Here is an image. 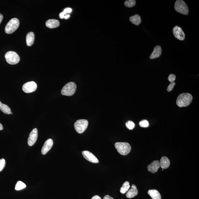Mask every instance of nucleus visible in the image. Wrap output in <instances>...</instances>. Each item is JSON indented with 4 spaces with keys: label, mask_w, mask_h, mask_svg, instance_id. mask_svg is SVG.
I'll use <instances>...</instances> for the list:
<instances>
[{
    "label": "nucleus",
    "mask_w": 199,
    "mask_h": 199,
    "mask_svg": "<svg viewBox=\"0 0 199 199\" xmlns=\"http://www.w3.org/2000/svg\"><path fill=\"white\" fill-rule=\"evenodd\" d=\"M193 99L191 94L190 93H181L177 99V105L180 107H187L191 103Z\"/></svg>",
    "instance_id": "obj_1"
},
{
    "label": "nucleus",
    "mask_w": 199,
    "mask_h": 199,
    "mask_svg": "<svg viewBox=\"0 0 199 199\" xmlns=\"http://www.w3.org/2000/svg\"><path fill=\"white\" fill-rule=\"evenodd\" d=\"M19 24V20L17 18H12L7 24L5 28V32L8 34H11L14 33L18 28Z\"/></svg>",
    "instance_id": "obj_2"
},
{
    "label": "nucleus",
    "mask_w": 199,
    "mask_h": 199,
    "mask_svg": "<svg viewBox=\"0 0 199 199\" xmlns=\"http://www.w3.org/2000/svg\"><path fill=\"white\" fill-rule=\"evenodd\" d=\"M115 146L118 152L124 156L129 154L131 149L130 145L127 142H116L115 144Z\"/></svg>",
    "instance_id": "obj_3"
},
{
    "label": "nucleus",
    "mask_w": 199,
    "mask_h": 199,
    "mask_svg": "<svg viewBox=\"0 0 199 199\" xmlns=\"http://www.w3.org/2000/svg\"><path fill=\"white\" fill-rule=\"evenodd\" d=\"M77 89V85L75 83L70 82L66 84L61 90L62 95L72 96L75 93Z\"/></svg>",
    "instance_id": "obj_4"
},
{
    "label": "nucleus",
    "mask_w": 199,
    "mask_h": 199,
    "mask_svg": "<svg viewBox=\"0 0 199 199\" xmlns=\"http://www.w3.org/2000/svg\"><path fill=\"white\" fill-rule=\"evenodd\" d=\"M5 58L6 62L11 65L16 64L20 60L19 55L16 52L13 51L8 52L5 55Z\"/></svg>",
    "instance_id": "obj_5"
},
{
    "label": "nucleus",
    "mask_w": 199,
    "mask_h": 199,
    "mask_svg": "<svg viewBox=\"0 0 199 199\" xmlns=\"http://www.w3.org/2000/svg\"><path fill=\"white\" fill-rule=\"evenodd\" d=\"M175 10L178 13L184 15H188L189 10L188 6L184 1L182 0H178L175 5Z\"/></svg>",
    "instance_id": "obj_6"
},
{
    "label": "nucleus",
    "mask_w": 199,
    "mask_h": 199,
    "mask_svg": "<svg viewBox=\"0 0 199 199\" xmlns=\"http://www.w3.org/2000/svg\"><path fill=\"white\" fill-rule=\"evenodd\" d=\"M88 124V121L86 119H79L74 124L75 130L79 134H82L87 129Z\"/></svg>",
    "instance_id": "obj_7"
},
{
    "label": "nucleus",
    "mask_w": 199,
    "mask_h": 199,
    "mask_svg": "<svg viewBox=\"0 0 199 199\" xmlns=\"http://www.w3.org/2000/svg\"><path fill=\"white\" fill-rule=\"evenodd\" d=\"M38 87L36 83L33 81L29 82L24 84L22 86L23 92L27 93L35 92Z\"/></svg>",
    "instance_id": "obj_8"
},
{
    "label": "nucleus",
    "mask_w": 199,
    "mask_h": 199,
    "mask_svg": "<svg viewBox=\"0 0 199 199\" xmlns=\"http://www.w3.org/2000/svg\"><path fill=\"white\" fill-rule=\"evenodd\" d=\"M173 32L175 38L180 41H183L185 38V34L182 28L178 26L173 28Z\"/></svg>",
    "instance_id": "obj_9"
},
{
    "label": "nucleus",
    "mask_w": 199,
    "mask_h": 199,
    "mask_svg": "<svg viewBox=\"0 0 199 199\" xmlns=\"http://www.w3.org/2000/svg\"><path fill=\"white\" fill-rule=\"evenodd\" d=\"M38 137V130L36 128L33 129L30 132L28 139V145L31 146L36 142Z\"/></svg>",
    "instance_id": "obj_10"
},
{
    "label": "nucleus",
    "mask_w": 199,
    "mask_h": 199,
    "mask_svg": "<svg viewBox=\"0 0 199 199\" xmlns=\"http://www.w3.org/2000/svg\"><path fill=\"white\" fill-rule=\"evenodd\" d=\"M82 154L84 158L89 161L94 163H99V161L96 156L90 152L85 151H83Z\"/></svg>",
    "instance_id": "obj_11"
},
{
    "label": "nucleus",
    "mask_w": 199,
    "mask_h": 199,
    "mask_svg": "<svg viewBox=\"0 0 199 199\" xmlns=\"http://www.w3.org/2000/svg\"><path fill=\"white\" fill-rule=\"evenodd\" d=\"M53 145V141L51 139H49L45 142L42 148L41 153L42 154L45 155L47 154L50 150L51 149Z\"/></svg>",
    "instance_id": "obj_12"
},
{
    "label": "nucleus",
    "mask_w": 199,
    "mask_h": 199,
    "mask_svg": "<svg viewBox=\"0 0 199 199\" xmlns=\"http://www.w3.org/2000/svg\"><path fill=\"white\" fill-rule=\"evenodd\" d=\"M161 167L160 161H155L152 162L147 167L148 171L153 173L158 171V168Z\"/></svg>",
    "instance_id": "obj_13"
},
{
    "label": "nucleus",
    "mask_w": 199,
    "mask_h": 199,
    "mask_svg": "<svg viewBox=\"0 0 199 199\" xmlns=\"http://www.w3.org/2000/svg\"><path fill=\"white\" fill-rule=\"evenodd\" d=\"M161 47L159 45H157L155 47L152 53L150 55V58L153 60L158 58L161 55Z\"/></svg>",
    "instance_id": "obj_14"
},
{
    "label": "nucleus",
    "mask_w": 199,
    "mask_h": 199,
    "mask_svg": "<svg viewBox=\"0 0 199 199\" xmlns=\"http://www.w3.org/2000/svg\"><path fill=\"white\" fill-rule=\"evenodd\" d=\"M138 194V190L136 185L133 184L131 187V188L129 190L126 194V196L128 198H132L136 196Z\"/></svg>",
    "instance_id": "obj_15"
},
{
    "label": "nucleus",
    "mask_w": 199,
    "mask_h": 199,
    "mask_svg": "<svg viewBox=\"0 0 199 199\" xmlns=\"http://www.w3.org/2000/svg\"><path fill=\"white\" fill-rule=\"evenodd\" d=\"M47 27L50 28H58L60 26V22L56 19H50L47 21L45 23Z\"/></svg>",
    "instance_id": "obj_16"
},
{
    "label": "nucleus",
    "mask_w": 199,
    "mask_h": 199,
    "mask_svg": "<svg viewBox=\"0 0 199 199\" xmlns=\"http://www.w3.org/2000/svg\"><path fill=\"white\" fill-rule=\"evenodd\" d=\"M160 163L161 167L163 169H167L169 167L170 164L169 159L166 156L161 157Z\"/></svg>",
    "instance_id": "obj_17"
},
{
    "label": "nucleus",
    "mask_w": 199,
    "mask_h": 199,
    "mask_svg": "<svg viewBox=\"0 0 199 199\" xmlns=\"http://www.w3.org/2000/svg\"><path fill=\"white\" fill-rule=\"evenodd\" d=\"M35 35L33 32H30L26 35V41L27 45L31 46L33 44L34 41Z\"/></svg>",
    "instance_id": "obj_18"
},
{
    "label": "nucleus",
    "mask_w": 199,
    "mask_h": 199,
    "mask_svg": "<svg viewBox=\"0 0 199 199\" xmlns=\"http://www.w3.org/2000/svg\"><path fill=\"white\" fill-rule=\"evenodd\" d=\"M148 194L152 199H161V194L156 190H150L148 191Z\"/></svg>",
    "instance_id": "obj_19"
},
{
    "label": "nucleus",
    "mask_w": 199,
    "mask_h": 199,
    "mask_svg": "<svg viewBox=\"0 0 199 199\" xmlns=\"http://www.w3.org/2000/svg\"><path fill=\"white\" fill-rule=\"evenodd\" d=\"M129 21L133 24L136 26H138L141 22V17L138 15H135L131 16L129 18Z\"/></svg>",
    "instance_id": "obj_20"
},
{
    "label": "nucleus",
    "mask_w": 199,
    "mask_h": 199,
    "mask_svg": "<svg viewBox=\"0 0 199 199\" xmlns=\"http://www.w3.org/2000/svg\"><path fill=\"white\" fill-rule=\"evenodd\" d=\"M0 110L5 114H10L11 113V110L8 105L2 103L0 101Z\"/></svg>",
    "instance_id": "obj_21"
},
{
    "label": "nucleus",
    "mask_w": 199,
    "mask_h": 199,
    "mask_svg": "<svg viewBox=\"0 0 199 199\" xmlns=\"http://www.w3.org/2000/svg\"><path fill=\"white\" fill-rule=\"evenodd\" d=\"M130 186L129 182L126 181L123 184L122 186L120 189V193L124 194H125L129 191Z\"/></svg>",
    "instance_id": "obj_22"
},
{
    "label": "nucleus",
    "mask_w": 199,
    "mask_h": 199,
    "mask_svg": "<svg viewBox=\"0 0 199 199\" xmlns=\"http://www.w3.org/2000/svg\"><path fill=\"white\" fill-rule=\"evenodd\" d=\"M26 188V185L23 182L18 181L17 183L15 186V190H20Z\"/></svg>",
    "instance_id": "obj_23"
},
{
    "label": "nucleus",
    "mask_w": 199,
    "mask_h": 199,
    "mask_svg": "<svg viewBox=\"0 0 199 199\" xmlns=\"http://www.w3.org/2000/svg\"><path fill=\"white\" fill-rule=\"evenodd\" d=\"M125 5L128 8H131L136 5V1L135 0L126 1L124 3Z\"/></svg>",
    "instance_id": "obj_24"
},
{
    "label": "nucleus",
    "mask_w": 199,
    "mask_h": 199,
    "mask_svg": "<svg viewBox=\"0 0 199 199\" xmlns=\"http://www.w3.org/2000/svg\"><path fill=\"white\" fill-rule=\"evenodd\" d=\"M126 127L129 130H132L135 127V124L134 122L131 121H128L126 124Z\"/></svg>",
    "instance_id": "obj_25"
},
{
    "label": "nucleus",
    "mask_w": 199,
    "mask_h": 199,
    "mask_svg": "<svg viewBox=\"0 0 199 199\" xmlns=\"http://www.w3.org/2000/svg\"><path fill=\"white\" fill-rule=\"evenodd\" d=\"M140 126L142 128H147L149 126V123L148 121L145 119V120H142L140 121L139 122Z\"/></svg>",
    "instance_id": "obj_26"
},
{
    "label": "nucleus",
    "mask_w": 199,
    "mask_h": 199,
    "mask_svg": "<svg viewBox=\"0 0 199 199\" xmlns=\"http://www.w3.org/2000/svg\"><path fill=\"white\" fill-rule=\"evenodd\" d=\"M6 165L5 160L4 158L0 159V171H2Z\"/></svg>",
    "instance_id": "obj_27"
},
{
    "label": "nucleus",
    "mask_w": 199,
    "mask_h": 199,
    "mask_svg": "<svg viewBox=\"0 0 199 199\" xmlns=\"http://www.w3.org/2000/svg\"><path fill=\"white\" fill-rule=\"evenodd\" d=\"M176 75L174 74H171L168 76V79L170 83H172L174 82L175 80H176Z\"/></svg>",
    "instance_id": "obj_28"
},
{
    "label": "nucleus",
    "mask_w": 199,
    "mask_h": 199,
    "mask_svg": "<svg viewBox=\"0 0 199 199\" xmlns=\"http://www.w3.org/2000/svg\"><path fill=\"white\" fill-rule=\"evenodd\" d=\"M175 85H176V83L175 82L171 83L167 88V91L168 92H171L172 90Z\"/></svg>",
    "instance_id": "obj_29"
},
{
    "label": "nucleus",
    "mask_w": 199,
    "mask_h": 199,
    "mask_svg": "<svg viewBox=\"0 0 199 199\" xmlns=\"http://www.w3.org/2000/svg\"><path fill=\"white\" fill-rule=\"evenodd\" d=\"M64 11L65 12L67 13V14H68L69 13H70L72 12V9L71 8H67L64 9Z\"/></svg>",
    "instance_id": "obj_30"
},
{
    "label": "nucleus",
    "mask_w": 199,
    "mask_h": 199,
    "mask_svg": "<svg viewBox=\"0 0 199 199\" xmlns=\"http://www.w3.org/2000/svg\"><path fill=\"white\" fill-rule=\"evenodd\" d=\"M67 14V13H65L64 11H63L60 13V15H59V16H60V18H61V19H63L65 15H66Z\"/></svg>",
    "instance_id": "obj_31"
},
{
    "label": "nucleus",
    "mask_w": 199,
    "mask_h": 199,
    "mask_svg": "<svg viewBox=\"0 0 199 199\" xmlns=\"http://www.w3.org/2000/svg\"><path fill=\"white\" fill-rule=\"evenodd\" d=\"M103 199H114L113 197L109 196V195H106L104 197Z\"/></svg>",
    "instance_id": "obj_32"
},
{
    "label": "nucleus",
    "mask_w": 199,
    "mask_h": 199,
    "mask_svg": "<svg viewBox=\"0 0 199 199\" xmlns=\"http://www.w3.org/2000/svg\"><path fill=\"white\" fill-rule=\"evenodd\" d=\"M92 199H102L99 195H96L92 197Z\"/></svg>",
    "instance_id": "obj_33"
},
{
    "label": "nucleus",
    "mask_w": 199,
    "mask_h": 199,
    "mask_svg": "<svg viewBox=\"0 0 199 199\" xmlns=\"http://www.w3.org/2000/svg\"><path fill=\"white\" fill-rule=\"evenodd\" d=\"M70 15L69 14H67L64 16V18L65 19H68L69 18H70Z\"/></svg>",
    "instance_id": "obj_34"
},
{
    "label": "nucleus",
    "mask_w": 199,
    "mask_h": 199,
    "mask_svg": "<svg viewBox=\"0 0 199 199\" xmlns=\"http://www.w3.org/2000/svg\"><path fill=\"white\" fill-rule=\"evenodd\" d=\"M3 16L0 13V24H1L2 21L3 19Z\"/></svg>",
    "instance_id": "obj_35"
},
{
    "label": "nucleus",
    "mask_w": 199,
    "mask_h": 199,
    "mask_svg": "<svg viewBox=\"0 0 199 199\" xmlns=\"http://www.w3.org/2000/svg\"><path fill=\"white\" fill-rule=\"evenodd\" d=\"M3 129V126L1 124V123H0V130H2Z\"/></svg>",
    "instance_id": "obj_36"
}]
</instances>
